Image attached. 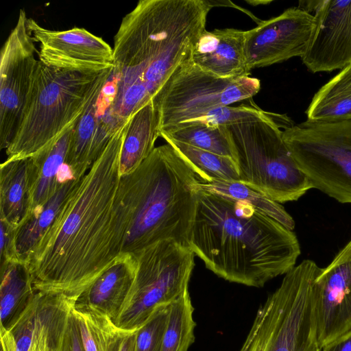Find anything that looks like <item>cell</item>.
<instances>
[{"mask_svg": "<svg viewBox=\"0 0 351 351\" xmlns=\"http://www.w3.org/2000/svg\"><path fill=\"white\" fill-rule=\"evenodd\" d=\"M72 311L85 351H117L125 330L91 307L74 304Z\"/></svg>", "mask_w": 351, "mask_h": 351, "instance_id": "obj_26", "label": "cell"}, {"mask_svg": "<svg viewBox=\"0 0 351 351\" xmlns=\"http://www.w3.org/2000/svg\"><path fill=\"white\" fill-rule=\"evenodd\" d=\"M282 138L313 189L351 204V119L306 120L284 129Z\"/></svg>", "mask_w": 351, "mask_h": 351, "instance_id": "obj_9", "label": "cell"}, {"mask_svg": "<svg viewBox=\"0 0 351 351\" xmlns=\"http://www.w3.org/2000/svg\"><path fill=\"white\" fill-rule=\"evenodd\" d=\"M260 88L257 78L221 77L204 71L190 58L176 70L152 100L158 114L159 134L219 107L250 99Z\"/></svg>", "mask_w": 351, "mask_h": 351, "instance_id": "obj_10", "label": "cell"}, {"mask_svg": "<svg viewBox=\"0 0 351 351\" xmlns=\"http://www.w3.org/2000/svg\"><path fill=\"white\" fill-rule=\"evenodd\" d=\"M72 309L67 318L58 351H85Z\"/></svg>", "mask_w": 351, "mask_h": 351, "instance_id": "obj_34", "label": "cell"}, {"mask_svg": "<svg viewBox=\"0 0 351 351\" xmlns=\"http://www.w3.org/2000/svg\"><path fill=\"white\" fill-rule=\"evenodd\" d=\"M169 315V304L158 307L136 330V351H160Z\"/></svg>", "mask_w": 351, "mask_h": 351, "instance_id": "obj_32", "label": "cell"}, {"mask_svg": "<svg viewBox=\"0 0 351 351\" xmlns=\"http://www.w3.org/2000/svg\"><path fill=\"white\" fill-rule=\"evenodd\" d=\"M160 136L230 157L235 160L234 152L226 126L212 125L198 120H191L162 132Z\"/></svg>", "mask_w": 351, "mask_h": 351, "instance_id": "obj_27", "label": "cell"}, {"mask_svg": "<svg viewBox=\"0 0 351 351\" xmlns=\"http://www.w3.org/2000/svg\"><path fill=\"white\" fill-rule=\"evenodd\" d=\"M136 277L114 325L125 331L141 328L160 306L167 305L189 289L195 254L173 239L159 241L135 254Z\"/></svg>", "mask_w": 351, "mask_h": 351, "instance_id": "obj_8", "label": "cell"}, {"mask_svg": "<svg viewBox=\"0 0 351 351\" xmlns=\"http://www.w3.org/2000/svg\"><path fill=\"white\" fill-rule=\"evenodd\" d=\"M322 351H351V333L326 345Z\"/></svg>", "mask_w": 351, "mask_h": 351, "instance_id": "obj_36", "label": "cell"}, {"mask_svg": "<svg viewBox=\"0 0 351 351\" xmlns=\"http://www.w3.org/2000/svg\"><path fill=\"white\" fill-rule=\"evenodd\" d=\"M77 179H67L40 210L34 212L15 229V248L20 262L27 265L35 247L53 223Z\"/></svg>", "mask_w": 351, "mask_h": 351, "instance_id": "obj_24", "label": "cell"}, {"mask_svg": "<svg viewBox=\"0 0 351 351\" xmlns=\"http://www.w3.org/2000/svg\"><path fill=\"white\" fill-rule=\"evenodd\" d=\"M189 245L206 267L226 280L261 287L295 266V233L247 202L199 186Z\"/></svg>", "mask_w": 351, "mask_h": 351, "instance_id": "obj_3", "label": "cell"}, {"mask_svg": "<svg viewBox=\"0 0 351 351\" xmlns=\"http://www.w3.org/2000/svg\"><path fill=\"white\" fill-rule=\"evenodd\" d=\"M316 282L317 334L320 348L351 333V239Z\"/></svg>", "mask_w": 351, "mask_h": 351, "instance_id": "obj_15", "label": "cell"}, {"mask_svg": "<svg viewBox=\"0 0 351 351\" xmlns=\"http://www.w3.org/2000/svg\"><path fill=\"white\" fill-rule=\"evenodd\" d=\"M0 266L12 262H20L15 248V229L0 220Z\"/></svg>", "mask_w": 351, "mask_h": 351, "instance_id": "obj_35", "label": "cell"}, {"mask_svg": "<svg viewBox=\"0 0 351 351\" xmlns=\"http://www.w3.org/2000/svg\"><path fill=\"white\" fill-rule=\"evenodd\" d=\"M112 67L99 73H84L38 60L19 124L5 149L6 160L32 157L72 128L106 83Z\"/></svg>", "mask_w": 351, "mask_h": 351, "instance_id": "obj_5", "label": "cell"}, {"mask_svg": "<svg viewBox=\"0 0 351 351\" xmlns=\"http://www.w3.org/2000/svg\"><path fill=\"white\" fill-rule=\"evenodd\" d=\"M0 268V330H7L27 308L36 291L26 264L12 262Z\"/></svg>", "mask_w": 351, "mask_h": 351, "instance_id": "obj_23", "label": "cell"}, {"mask_svg": "<svg viewBox=\"0 0 351 351\" xmlns=\"http://www.w3.org/2000/svg\"><path fill=\"white\" fill-rule=\"evenodd\" d=\"M126 123L77 179L27 266L36 291L76 300L122 252L114 217Z\"/></svg>", "mask_w": 351, "mask_h": 351, "instance_id": "obj_1", "label": "cell"}, {"mask_svg": "<svg viewBox=\"0 0 351 351\" xmlns=\"http://www.w3.org/2000/svg\"><path fill=\"white\" fill-rule=\"evenodd\" d=\"M27 27L40 45L38 60L45 64L84 73H102L113 66V49L84 28L56 31L28 18Z\"/></svg>", "mask_w": 351, "mask_h": 351, "instance_id": "obj_14", "label": "cell"}, {"mask_svg": "<svg viewBox=\"0 0 351 351\" xmlns=\"http://www.w3.org/2000/svg\"><path fill=\"white\" fill-rule=\"evenodd\" d=\"M321 269L304 260L288 271L258 308L239 351H322L316 282Z\"/></svg>", "mask_w": 351, "mask_h": 351, "instance_id": "obj_6", "label": "cell"}, {"mask_svg": "<svg viewBox=\"0 0 351 351\" xmlns=\"http://www.w3.org/2000/svg\"><path fill=\"white\" fill-rule=\"evenodd\" d=\"M33 168L32 157L5 160L0 166V220L14 229L27 215Z\"/></svg>", "mask_w": 351, "mask_h": 351, "instance_id": "obj_21", "label": "cell"}, {"mask_svg": "<svg viewBox=\"0 0 351 351\" xmlns=\"http://www.w3.org/2000/svg\"><path fill=\"white\" fill-rule=\"evenodd\" d=\"M193 311L189 289L169 304L160 351H188L195 341Z\"/></svg>", "mask_w": 351, "mask_h": 351, "instance_id": "obj_30", "label": "cell"}, {"mask_svg": "<svg viewBox=\"0 0 351 351\" xmlns=\"http://www.w3.org/2000/svg\"><path fill=\"white\" fill-rule=\"evenodd\" d=\"M226 128L240 182L280 204L313 189L286 145L280 125L258 119Z\"/></svg>", "mask_w": 351, "mask_h": 351, "instance_id": "obj_7", "label": "cell"}, {"mask_svg": "<svg viewBox=\"0 0 351 351\" xmlns=\"http://www.w3.org/2000/svg\"><path fill=\"white\" fill-rule=\"evenodd\" d=\"M191 167L201 182L215 180L239 181V173L235 160L191 145L165 138Z\"/></svg>", "mask_w": 351, "mask_h": 351, "instance_id": "obj_29", "label": "cell"}, {"mask_svg": "<svg viewBox=\"0 0 351 351\" xmlns=\"http://www.w3.org/2000/svg\"><path fill=\"white\" fill-rule=\"evenodd\" d=\"M208 0H140L114 36L109 114L117 129L152 101L206 29Z\"/></svg>", "mask_w": 351, "mask_h": 351, "instance_id": "obj_2", "label": "cell"}, {"mask_svg": "<svg viewBox=\"0 0 351 351\" xmlns=\"http://www.w3.org/2000/svg\"><path fill=\"white\" fill-rule=\"evenodd\" d=\"M136 330L125 331L117 351H136Z\"/></svg>", "mask_w": 351, "mask_h": 351, "instance_id": "obj_37", "label": "cell"}, {"mask_svg": "<svg viewBox=\"0 0 351 351\" xmlns=\"http://www.w3.org/2000/svg\"><path fill=\"white\" fill-rule=\"evenodd\" d=\"M258 119L274 121L284 129L293 125L287 116L264 111L253 101L252 104H243L238 106L219 107L193 120L212 125L227 126Z\"/></svg>", "mask_w": 351, "mask_h": 351, "instance_id": "obj_31", "label": "cell"}, {"mask_svg": "<svg viewBox=\"0 0 351 351\" xmlns=\"http://www.w3.org/2000/svg\"><path fill=\"white\" fill-rule=\"evenodd\" d=\"M160 136L158 118L153 101L130 119L120 155V174L133 172L152 152Z\"/></svg>", "mask_w": 351, "mask_h": 351, "instance_id": "obj_22", "label": "cell"}, {"mask_svg": "<svg viewBox=\"0 0 351 351\" xmlns=\"http://www.w3.org/2000/svg\"><path fill=\"white\" fill-rule=\"evenodd\" d=\"M68 316L63 320L43 330L35 341L32 351H58Z\"/></svg>", "mask_w": 351, "mask_h": 351, "instance_id": "obj_33", "label": "cell"}, {"mask_svg": "<svg viewBox=\"0 0 351 351\" xmlns=\"http://www.w3.org/2000/svg\"><path fill=\"white\" fill-rule=\"evenodd\" d=\"M112 93L105 84L71 130L65 165L75 178L88 172L117 132L108 113Z\"/></svg>", "mask_w": 351, "mask_h": 351, "instance_id": "obj_16", "label": "cell"}, {"mask_svg": "<svg viewBox=\"0 0 351 351\" xmlns=\"http://www.w3.org/2000/svg\"><path fill=\"white\" fill-rule=\"evenodd\" d=\"M199 181L167 143L155 147L133 172L121 176L114 217L121 252L135 255L165 239L189 245Z\"/></svg>", "mask_w": 351, "mask_h": 351, "instance_id": "obj_4", "label": "cell"}, {"mask_svg": "<svg viewBox=\"0 0 351 351\" xmlns=\"http://www.w3.org/2000/svg\"><path fill=\"white\" fill-rule=\"evenodd\" d=\"M137 257L121 252L111 265L75 300V304L91 307L113 322L134 281Z\"/></svg>", "mask_w": 351, "mask_h": 351, "instance_id": "obj_19", "label": "cell"}, {"mask_svg": "<svg viewBox=\"0 0 351 351\" xmlns=\"http://www.w3.org/2000/svg\"><path fill=\"white\" fill-rule=\"evenodd\" d=\"M72 128L32 156V184L28 212L25 220L40 210L67 179L74 178L65 168Z\"/></svg>", "mask_w": 351, "mask_h": 351, "instance_id": "obj_20", "label": "cell"}, {"mask_svg": "<svg viewBox=\"0 0 351 351\" xmlns=\"http://www.w3.org/2000/svg\"><path fill=\"white\" fill-rule=\"evenodd\" d=\"M191 61L204 71L224 78L250 76L245 56V31L205 29L195 44Z\"/></svg>", "mask_w": 351, "mask_h": 351, "instance_id": "obj_18", "label": "cell"}, {"mask_svg": "<svg viewBox=\"0 0 351 351\" xmlns=\"http://www.w3.org/2000/svg\"><path fill=\"white\" fill-rule=\"evenodd\" d=\"M198 186L203 190L227 198L247 202L286 228L293 230L295 228L293 219L280 203L240 181H199Z\"/></svg>", "mask_w": 351, "mask_h": 351, "instance_id": "obj_28", "label": "cell"}, {"mask_svg": "<svg viewBox=\"0 0 351 351\" xmlns=\"http://www.w3.org/2000/svg\"><path fill=\"white\" fill-rule=\"evenodd\" d=\"M26 12L18 19L0 54V148L9 146L19 124L38 58Z\"/></svg>", "mask_w": 351, "mask_h": 351, "instance_id": "obj_11", "label": "cell"}, {"mask_svg": "<svg viewBox=\"0 0 351 351\" xmlns=\"http://www.w3.org/2000/svg\"><path fill=\"white\" fill-rule=\"evenodd\" d=\"M306 114L311 121L351 119V64L320 88Z\"/></svg>", "mask_w": 351, "mask_h": 351, "instance_id": "obj_25", "label": "cell"}, {"mask_svg": "<svg viewBox=\"0 0 351 351\" xmlns=\"http://www.w3.org/2000/svg\"><path fill=\"white\" fill-rule=\"evenodd\" d=\"M313 11L315 25L302 62L313 73L342 70L351 64V0L300 1Z\"/></svg>", "mask_w": 351, "mask_h": 351, "instance_id": "obj_13", "label": "cell"}, {"mask_svg": "<svg viewBox=\"0 0 351 351\" xmlns=\"http://www.w3.org/2000/svg\"><path fill=\"white\" fill-rule=\"evenodd\" d=\"M315 17L300 7L245 31V56L250 71L305 53L315 28Z\"/></svg>", "mask_w": 351, "mask_h": 351, "instance_id": "obj_12", "label": "cell"}, {"mask_svg": "<svg viewBox=\"0 0 351 351\" xmlns=\"http://www.w3.org/2000/svg\"><path fill=\"white\" fill-rule=\"evenodd\" d=\"M75 302L62 294L36 291L19 318L0 330L2 351H32L42 331L65 319Z\"/></svg>", "mask_w": 351, "mask_h": 351, "instance_id": "obj_17", "label": "cell"}]
</instances>
